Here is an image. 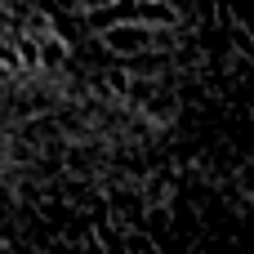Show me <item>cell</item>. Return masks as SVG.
Listing matches in <instances>:
<instances>
[{"instance_id": "6da1fadb", "label": "cell", "mask_w": 254, "mask_h": 254, "mask_svg": "<svg viewBox=\"0 0 254 254\" xmlns=\"http://www.w3.org/2000/svg\"><path fill=\"white\" fill-rule=\"evenodd\" d=\"M107 45H112L116 54H138V49L152 45V31L138 27V22H125V27H112V31H107Z\"/></svg>"}]
</instances>
